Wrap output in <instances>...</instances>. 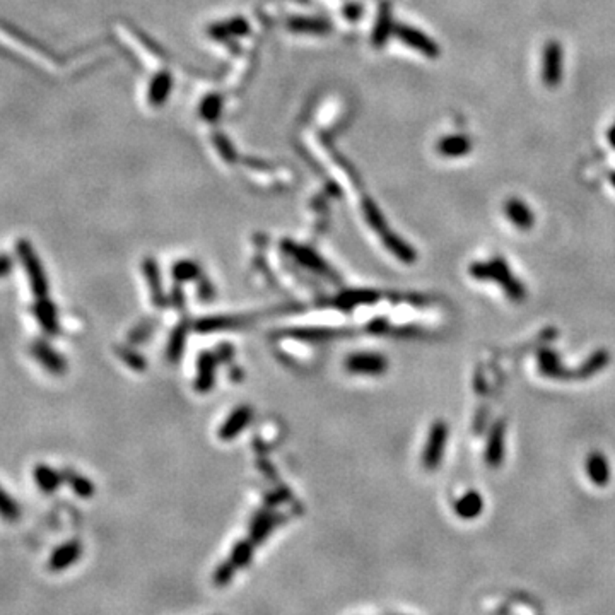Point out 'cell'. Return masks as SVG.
<instances>
[{"label":"cell","mask_w":615,"mask_h":615,"mask_svg":"<svg viewBox=\"0 0 615 615\" xmlns=\"http://www.w3.org/2000/svg\"><path fill=\"white\" fill-rule=\"evenodd\" d=\"M62 475H64V480H67L69 484H71L72 491H74L79 498H82V499L93 498L94 485H93V482L87 480L84 475L77 474V472H74V470H64L62 472Z\"/></svg>","instance_id":"484cf974"},{"label":"cell","mask_w":615,"mask_h":615,"mask_svg":"<svg viewBox=\"0 0 615 615\" xmlns=\"http://www.w3.org/2000/svg\"><path fill=\"white\" fill-rule=\"evenodd\" d=\"M10 270H12V260H10V257L9 255H0V277L9 275Z\"/></svg>","instance_id":"74e56055"},{"label":"cell","mask_w":615,"mask_h":615,"mask_svg":"<svg viewBox=\"0 0 615 615\" xmlns=\"http://www.w3.org/2000/svg\"><path fill=\"white\" fill-rule=\"evenodd\" d=\"M380 299V294L375 291H366V289H356V291H344L335 298V305L342 310H352L356 306L362 305H375Z\"/></svg>","instance_id":"e0dca14e"},{"label":"cell","mask_w":615,"mask_h":615,"mask_svg":"<svg viewBox=\"0 0 615 615\" xmlns=\"http://www.w3.org/2000/svg\"><path fill=\"white\" fill-rule=\"evenodd\" d=\"M34 482L45 494H54L64 482V475L48 465H36L33 472Z\"/></svg>","instance_id":"d6986e66"},{"label":"cell","mask_w":615,"mask_h":615,"mask_svg":"<svg viewBox=\"0 0 615 615\" xmlns=\"http://www.w3.org/2000/svg\"><path fill=\"white\" fill-rule=\"evenodd\" d=\"M241 320L231 316H211V318H202L195 323V330L200 332V334H211V332H222V330H231L233 327L240 325Z\"/></svg>","instance_id":"d4e9b609"},{"label":"cell","mask_w":615,"mask_h":615,"mask_svg":"<svg viewBox=\"0 0 615 615\" xmlns=\"http://www.w3.org/2000/svg\"><path fill=\"white\" fill-rule=\"evenodd\" d=\"M253 545L255 542L251 540H241L237 542L236 547L233 548V554H231V561L237 566V568H244V566L250 564V559L253 555Z\"/></svg>","instance_id":"f1b7e54d"},{"label":"cell","mask_w":615,"mask_h":615,"mask_svg":"<svg viewBox=\"0 0 615 615\" xmlns=\"http://www.w3.org/2000/svg\"><path fill=\"white\" fill-rule=\"evenodd\" d=\"M564 74V50L561 43L550 40L542 51V80L547 87L554 89L561 84Z\"/></svg>","instance_id":"277c9868"},{"label":"cell","mask_w":615,"mask_h":615,"mask_svg":"<svg viewBox=\"0 0 615 615\" xmlns=\"http://www.w3.org/2000/svg\"><path fill=\"white\" fill-rule=\"evenodd\" d=\"M538 369L542 375L552 380H575V369L564 368L559 356L550 349L538 352Z\"/></svg>","instance_id":"9c48e42d"},{"label":"cell","mask_w":615,"mask_h":615,"mask_svg":"<svg viewBox=\"0 0 615 615\" xmlns=\"http://www.w3.org/2000/svg\"><path fill=\"white\" fill-rule=\"evenodd\" d=\"M446 441H448V426L445 421H434L429 431L428 443L422 453V467L429 472L438 470L445 456Z\"/></svg>","instance_id":"3957f363"},{"label":"cell","mask_w":615,"mask_h":615,"mask_svg":"<svg viewBox=\"0 0 615 615\" xmlns=\"http://www.w3.org/2000/svg\"><path fill=\"white\" fill-rule=\"evenodd\" d=\"M187 325H180V327L174 328V332L170 337V344H167V359L171 362H176L181 358V352L185 349V340H187Z\"/></svg>","instance_id":"4316f807"},{"label":"cell","mask_w":615,"mask_h":615,"mask_svg":"<svg viewBox=\"0 0 615 615\" xmlns=\"http://www.w3.org/2000/svg\"><path fill=\"white\" fill-rule=\"evenodd\" d=\"M251 415H253V408L250 405H241L237 407L233 414L229 415L224 421V424L219 429V438L222 441H229V439L236 438L251 421Z\"/></svg>","instance_id":"8fae6325"},{"label":"cell","mask_w":615,"mask_h":615,"mask_svg":"<svg viewBox=\"0 0 615 615\" xmlns=\"http://www.w3.org/2000/svg\"><path fill=\"white\" fill-rule=\"evenodd\" d=\"M144 274L148 279L149 289H151L152 296V305L156 308H164L167 305L166 296H164L163 288H161V277H159V268H157L156 262L152 258H148L144 262Z\"/></svg>","instance_id":"603a6c76"},{"label":"cell","mask_w":615,"mask_h":615,"mask_svg":"<svg viewBox=\"0 0 615 615\" xmlns=\"http://www.w3.org/2000/svg\"><path fill=\"white\" fill-rule=\"evenodd\" d=\"M167 86H170V79H167V77H161V79H157L156 86H154V91H152L154 100H157V101L163 100L164 94H166Z\"/></svg>","instance_id":"e575fe53"},{"label":"cell","mask_w":615,"mask_h":615,"mask_svg":"<svg viewBox=\"0 0 615 615\" xmlns=\"http://www.w3.org/2000/svg\"><path fill=\"white\" fill-rule=\"evenodd\" d=\"M17 253H19L21 262H23L24 268H26V274L27 279H30V284H31V291L33 294L36 296L38 299L40 298H47L48 294V279L45 275V268L41 265V260L38 258L36 251L33 250L30 241L26 240H21L17 243Z\"/></svg>","instance_id":"7a4b0ae2"},{"label":"cell","mask_w":615,"mask_h":615,"mask_svg":"<svg viewBox=\"0 0 615 615\" xmlns=\"http://www.w3.org/2000/svg\"><path fill=\"white\" fill-rule=\"evenodd\" d=\"M504 438H506V424L498 421L491 429L487 446H485V463L491 468L501 467L504 460Z\"/></svg>","instance_id":"ba28073f"},{"label":"cell","mask_w":615,"mask_h":615,"mask_svg":"<svg viewBox=\"0 0 615 615\" xmlns=\"http://www.w3.org/2000/svg\"><path fill=\"white\" fill-rule=\"evenodd\" d=\"M607 139H609V144L615 149V124L609 128V134H607Z\"/></svg>","instance_id":"b9f144b4"},{"label":"cell","mask_w":615,"mask_h":615,"mask_svg":"<svg viewBox=\"0 0 615 615\" xmlns=\"http://www.w3.org/2000/svg\"><path fill=\"white\" fill-rule=\"evenodd\" d=\"M504 214L513 226L518 229H530L535 224V216L529 205L520 198H509L504 202Z\"/></svg>","instance_id":"4fadbf2b"},{"label":"cell","mask_w":615,"mask_h":615,"mask_svg":"<svg viewBox=\"0 0 615 615\" xmlns=\"http://www.w3.org/2000/svg\"><path fill=\"white\" fill-rule=\"evenodd\" d=\"M484 511V499L477 491H468L455 502V513L463 520H474Z\"/></svg>","instance_id":"ac0fdd59"},{"label":"cell","mask_w":615,"mask_h":615,"mask_svg":"<svg viewBox=\"0 0 615 615\" xmlns=\"http://www.w3.org/2000/svg\"><path fill=\"white\" fill-rule=\"evenodd\" d=\"M198 274H200V268L192 262H180L173 267V277L178 282L194 281V279L198 277Z\"/></svg>","instance_id":"1f68e13d"},{"label":"cell","mask_w":615,"mask_h":615,"mask_svg":"<svg viewBox=\"0 0 615 615\" xmlns=\"http://www.w3.org/2000/svg\"><path fill=\"white\" fill-rule=\"evenodd\" d=\"M118 356L130 366L135 371H144L146 369V361L137 354V352L130 351V349H118Z\"/></svg>","instance_id":"836d02e7"},{"label":"cell","mask_w":615,"mask_h":615,"mask_svg":"<svg viewBox=\"0 0 615 615\" xmlns=\"http://www.w3.org/2000/svg\"><path fill=\"white\" fill-rule=\"evenodd\" d=\"M610 183H612V185H614V187H615V173H612V174H610Z\"/></svg>","instance_id":"7bdbcfd3"},{"label":"cell","mask_w":615,"mask_h":615,"mask_svg":"<svg viewBox=\"0 0 615 615\" xmlns=\"http://www.w3.org/2000/svg\"><path fill=\"white\" fill-rule=\"evenodd\" d=\"M171 303H173V306L180 308V310L183 308L185 298H183V291L180 289V286L173 289V294H171Z\"/></svg>","instance_id":"f35d334b"},{"label":"cell","mask_w":615,"mask_h":615,"mask_svg":"<svg viewBox=\"0 0 615 615\" xmlns=\"http://www.w3.org/2000/svg\"><path fill=\"white\" fill-rule=\"evenodd\" d=\"M345 366L351 373L378 376L386 371L388 361L384 356L376 354V352H359V354L349 356Z\"/></svg>","instance_id":"5b68a950"},{"label":"cell","mask_w":615,"mask_h":615,"mask_svg":"<svg viewBox=\"0 0 615 615\" xmlns=\"http://www.w3.org/2000/svg\"><path fill=\"white\" fill-rule=\"evenodd\" d=\"M216 364H218V358L212 352H202L197 364L198 373L195 380V390L200 393L212 390L216 382Z\"/></svg>","instance_id":"9a60e30c"},{"label":"cell","mask_w":615,"mask_h":615,"mask_svg":"<svg viewBox=\"0 0 615 615\" xmlns=\"http://www.w3.org/2000/svg\"><path fill=\"white\" fill-rule=\"evenodd\" d=\"M236 569H237V566L234 564V562L231 561V559H228V561L222 562V564L219 566V568L216 569V572H214V583H216V585H218V586L228 585L231 579H233V576H234V572H236Z\"/></svg>","instance_id":"d6a6232c"},{"label":"cell","mask_w":615,"mask_h":615,"mask_svg":"<svg viewBox=\"0 0 615 615\" xmlns=\"http://www.w3.org/2000/svg\"><path fill=\"white\" fill-rule=\"evenodd\" d=\"M586 474L593 484L599 487H605L610 482V467L607 456L603 453L593 452L586 459Z\"/></svg>","instance_id":"2e32d148"},{"label":"cell","mask_w":615,"mask_h":615,"mask_svg":"<svg viewBox=\"0 0 615 615\" xmlns=\"http://www.w3.org/2000/svg\"><path fill=\"white\" fill-rule=\"evenodd\" d=\"M218 359L219 361H222V362H226V361H229L231 359V356L234 354V349L231 347V345H221V347L218 349Z\"/></svg>","instance_id":"ab89813d"},{"label":"cell","mask_w":615,"mask_h":615,"mask_svg":"<svg viewBox=\"0 0 615 615\" xmlns=\"http://www.w3.org/2000/svg\"><path fill=\"white\" fill-rule=\"evenodd\" d=\"M284 250L288 251L292 258H296L299 264L305 265V267L311 268V270H314V272H320V274H323V275H328V277H332V279H335L332 268L328 267V265L325 264V262L321 260V258L318 257L314 251L308 250V248H305V246H298V244H292V243H284Z\"/></svg>","instance_id":"7c38bea8"},{"label":"cell","mask_w":615,"mask_h":615,"mask_svg":"<svg viewBox=\"0 0 615 615\" xmlns=\"http://www.w3.org/2000/svg\"><path fill=\"white\" fill-rule=\"evenodd\" d=\"M0 516L5 518L7 522H16L21 516L19 504L0 487Z\"/></svg>","instance_id":"f546056e"},{"label":"cell","mask_w":615,"mask_h":615,"mask_svg":"<svg viewBox=\"0 0 615 615\" xmlns=\"http://www.w3.org/2000/svg\"><path fill=\"white\" fill-rule=\"evenodd\" d=\"M397 36L404 41L408 47L415 48L417 51L424 54L426 57L436 58L439 57V47L431 40L429 36H426L421 31L414 30L410 26H398L397 27Z\"/></svg>","instance_id":"52a82bcc"},{"label":"cell","mask_w":615,"mask_h":615,"mask_svg":"<svg viewBox=\"0 0 615 615\" xmlns=\"http://www.w3.org/2000/svg\"><path fill=\"white\" fill-rule=\"evenodd\" d=\"M198 292H200V298L204 299V301H209V299H211L212 296H214V291H212V289H211V286L204 284V282H202V284H200V289H198Z\"/></svg>","instance_id":"60d3db41"},{"label":"cell","mask_w":615,"mask_h":615,"mask_svg":"<svg viewBox=\"0 0 615 615\" xmlns=\"http://www.w3.org/2000/svg\"><path fill=\"white\" fill-rule=\"evenodd\" d=\"M364 216H366V219H368L369 226H371L376 233H380L382 236L386 233L388 231L386 221H384V218L380 214V211L375 207V204H373V202H366L364 204Z\"/></svg>","instance_id":"4dcf8cb0"},{"label":"cell","mask_w":615,"mask_h":615,"mask_svg":"<svg viewBox=\"0 0 615 615\" xmlns=\"http://www.w3.org/2000/svg\"><path fill=\"white\" fill-rule=\"evenodd\" d=\"M286 334L296 338H303V340H323V338L335 337L340 332L330 330V328H296V330H289Z\"/></svg>","instance_id":"83f0119b"},{"label":"cell","mask_w":615,"mask_h":615,"mask_svg":"<svg viewBox=\"0 0 615 615\" xmlns=\"http://www.w3.org/2000/svg\"><path fill=\"white\" fill-rule=\"evenodd\" d=\"M31 354L36 359L40 364H43L47 368V371H50L51 375H64L65 369H67V362L65 359L55 351L54 347L47 344L45 340H34L31 344Z\"/></svg>","instance_id":"8992f818"},{"label":"cell","mask_w":615,"mask_h":615,"mask_svg":"<svg viewBox=\"0 0 615 615\" xmlns=\"http://www.w3.org/2000/svg\"><path fill=\"white\" fill-rule=\"evenodd\" d=\"M609 362H610V354L605 351V349H600V351L593 352L579 368L575 369V380L592 378V376H595L596 373L605 369V366L609 364Z\"/></svg>","instance_id":"44dd1931"},{"label":"cell","mask_w":615,"mask_h":615,"mask_svg":"<svg viewBox=\"0 0 615 615\" xmlns=\"http://www.w3.org/2000/svg\"><path fill=\"white\" fill-rule=\"evenodd\" d=\"M388 328H390V323H388L386 320H383V318H378V320L369 323L368 330L371 332V334H384V332H388Z\"/></svg>","instance_id":"8d00e7d4"},{"label":"cell","mask_w":615,"mask_h":615,"mask_svg":"<svg viewBox=\"0 0 615 615\" xmlns=\"http://www.w3.org/2000/svg\"><path fill=\"white\" fill-rule=\"evenodd\" d=\"M468 274L477 281H494L502 288V291L515 303H523L526 298V289L520 279L513 275L511 268L504 258L496 257L489 262H475L468 267Z\"/></svg>","instance_id":"6da1fadb"},{"label":"cell","mask_w":615,"mask_h":615,"mask_svg":"<svg viewBox=\"0 0 615 615\" xmlns=\"http://www.w3.org/2000/svg\"><path fill=\"white\" fill-rule=\"evenodd\" d=\"M279 520H282V516H275L268 511L260 513V515L253 520V523H251V540H253L255 544L264 542L268 533L272 532V529H275Z\"/></svg>","instance_id":"cb8c5ba5"},{"label":"cell","mask_w":615,"mask_h":615,"mask_svg":"<svg viewBox=\"0 0 615 615\" xmlns=\"http://www.w3.org/2000/svg\"><path fill=\"white\" fill-rule=\"evenodd\" d=\"M33 314L38 320V323L41 325V328H43L48 335L60 334L57 308H55L54 303L48 301L47 298H40L36 301V305L33 306Z\"/></svg>","instance_id":"5bb4252c"},{"label":"cell","mask_w":615,"mask_h":615,"mask_svg":"<svg viewBox=\"0 0 615 615\" xmlns=\"http://www.w3.org/2000/svg\"><path fill=\"white\" fill-rule=\"evenodd\" d=\"M289 499V489H281V491H277V492H274V494H270L267 498V506H277L279 502H282V501H288Z\"/></svg>","instance_id":"d590c367"},{"label":"cell","mask_w":615,"mask_h":615,"mask_svg":"<svg viewBox=\"0 0 615 615\" xmlns=\"http://www.w3.org/2000/svg\"><path fill=\"white\" fill-rule=\"evenodd\" d=\"M82 554V545L80 542L71 540L62 544L60 547L55 548L54 554L50 555V561H48V569L54 572L64 571V569L71 568L77 562V559Z\"/></svg>","instance_id":"30bf717a"},{"label":"cell","mask_w":615,"mask_h":615,"mask_svg":"<svg viewBox=\"0 0 615 615\" xmlns=\"http://www.w3.org/2000/svg\"><path fill=\"white\" fill-rule=\"evenodd\" d=\"M436 149L445 157L467 156L472 151V141L467 135H446L438 142Z\"/></svg>","instance_id":"ffe728a7"},{"label":"cell","mask_w":615,"mask_h":615,"mask_svg":"<svg viewBox=\"0 0 615 615\" xmlns=\"http://www.w3.org/2000/svg\"><path fill=\"white\" fill-rule=\"evenodd\" d=\"M382 237L384 241V246L388 248V251L393 253L400 262H404V264H414V262L417 260V253H415L414 248H412L407 241L402 240L400 236L386 231Z\"/></svg>","instance_id":"7402d4cb"}]
</instances>
